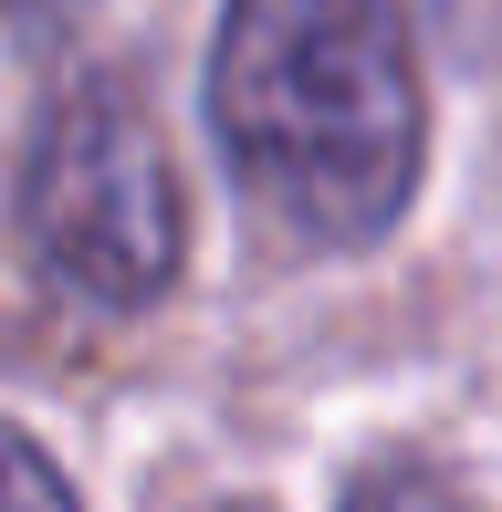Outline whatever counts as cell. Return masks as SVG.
I'll list each match as a JSON object with an SVG mask.
<instances>
[{"mask_svg": "<svg viewBox=\"0 0 502 512\" xmlns=\"http://www.w3.org/2000/svg\"><path fill=\"white\" fill-rule=\"evenodd\" d=\"M210 136L272 230L367 251L429 157L419 42L398 0H231L210 42Z\"/></svg>", "mask_w": 502, "mask_h": 512, "instance_id": "cell-1", "label": "cell"}, {"mask_svg": "<svg viewBox=\"0 0 502 512\" xmlns=\"http://www.w3.org/2000/svg\"><path fill=\"white\" fill-rule=\"evenodd\" d=\"M11 209H21L32 262L95 314H147L178 283V251H189L168 126L147 115V95L126 74H74L42 105Z\"/></svg>", "mask_w": 502, "mask_h": 512, "instance_id": "cell-2", "label": "cell"}, {"mask_svg": "<svg viewBox=\"0 0 502 512\" xmlns=\"http://www.w3.org/2000/svg\"><path fill=\"white\" fill-rule=\"evenodd\" d=\"M0 512H74V481H63L53 450L21 439L11 418H0Z\"/></svg>", "mask_w": 502, "mask_h": 512, "instance_id": "cell-3", "label": "cell"}, {"mask_svg": "<svg viewBox=\"0 0 502 512\" xmlns=\"http://www.w3.org/2000/svg\"><path fill=\"white\" fill-rule=\"evenodd\" d=\"M346 512H471L461 492H450L440 471H367L346 492Z\"/></svg>", "mask_w": 502, "mask_h": 512, "instance_id": "cell-4", "label": "cell"}, {"mask_svg": "<svg viewBox=\"0 0 502 512\" xmlns=\"http://www.w3.org/2000/svg\"><path fill=\"white\" fill-rule=\"evenodd\" d=\"M408 11H419L450 53H492L502 42V0H408Z\"/></svg>", "mask_w": 502, "mask_h": 512, "instance_id": "cell-5", "label": "cell"}, {"mask_svg": "<svg viewBox=\"0 0 502 512\" xmlns=\"http://www.w3.org/2000/svg\"><path fill=\"white\" fill-rule=\"evenodd\" d=\"M53 11H74V0H0V21H53Z\"/></svg>", "mask_w": 502, "mask_h": 512, "instance_id": "cell-6", "label": "cell"}, {"mask_svg": "<svg viewBox=\"0 0 502 512\" xmlns=\"http://www.w3.org/2000/svg\"><path fill=\"white\" fill-rule=\"evenodd\" d=\"M231 512H251V502H231Z\"/></svg>", "mask_w": 502, "mask_h": 512, "instance_id": "cell-7", "label": "cell"}]
</instances>
